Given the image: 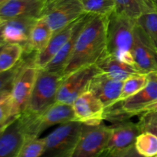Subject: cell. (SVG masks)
Segmentation results:
<instances>
[{"mask_svg": "<svg viewBox=\"0 0 157 157\" xmlns=\"http://www.w3.org/2000/svg\"><path fill=\"white\" fill-rule=\"evenodd\" d=\"M108 17L90 15L81 29L63 77L81 67L95 64L107 52Z\"/></svg>", "mask_w": 157, "mask_h": 157, "instance_id": "1", "label": "cell"}, {"mask_svg": "<svg viewBox=\"0 0 157 157\" xmlns=\"http://www.w3.org/2000/svg\"><path fill=\"white\" fill-rule=\"evenodd\" d=\"M136 21L113 12L107 20V52L135 66L132 55ZM136 67V66H135Z\"/></svg>", "mask_w": 157, "mask_h": 157, "instance_id": "2", "label": "cell"}, {"mask_svg": "<svg viewBox=\"0 0 157 157\" xmlns=\"http://www.w3.org/2000/svg\"><path fill=\"white\" fill-rule=\"evenodd\" d=\"M62 79L61 73L40 69L29 102L21 114L35 117L57 102L58 89Z\"/></svg>", "mask_w": 157, "mask_h": 157, "instance_id": "3", "label": "cell"}, {"mask_svg": "<svg viewBox=\"0 0 157 157\" xmlns=\"http://www.w3.org/2000/svg\"><path fill=\"white\" fill-rule=\"evenodd\" d=\"M82 126L77 121L60 124L44 137L45 147L41 157H71Z\"/></svg>", "mask_w": 157, "mask_h": 157, "instance_id": "4", "label": "cell"}, {"mask_svg": "<svg viewBox=\"0 0 157 157\" xmlns=\"http://www.w3.org/2000/svg\"><path fill=\"white\" fill-rule=\"evenodd\" d=\"M24 122L27 137H39L52 126L76 121L72 104L55 102L43 113L35 117L20 115Z\"/></svg>", "mask_w": 157, "mask_h": 157, "instance_id": "5", "label": "cell"}, {"mask_svg": "<svg viewBox=\"0 0 157 157\" xmlns=\"http://www.w3.org/2000/svg\"><path fill=\"white\" fill-rule=\"evenodd\" d=\"M84 14L81 0H47L41 16L45 18L52 32L55 33Z\"/></svg>", "mask_w": 157, "mask_h": 157, "instance_id": "6", "label": "cell"}, {"mask_svg": "<svg viewBox=\"0 0 157 157\" xmlns=\"http://www.w3.org/2000/svg\"><path fill=\"white\" fill-rule=\"evenodd\" d=\"M38 71L39 69L34 64V58L30 61H25L24 64L14 80L11 90L12 117L14 118L20 116L25 109L33 90Z\"/></svg>", "mask_w": 157, "mask_h": 157, "instance_id": "7", "label": "cell"}, {"mask_svg": "<svg viewBox=\"0 0 157 157\" xmlns=\"http://www.w3.org/2000/svg\"><path fill=\"white\" fill-rule=\"evenodd\" d=\"M100 72L96 64L81 67L63 77L58 89L57 102L72 104L84 92L88 90L90 82Z\"/></svg>", "mask_w": 157, "mask_h": 157, "instance_id": "8", "label": "cell"}, {"mask_svg": "<svg viewBox=\"0 0 157 157\" xmlns=\"http://www.w3.org/2000/svg\"><path fill=\"white\" fill-rule=\"evenodd\" d=\"M110 133V127L104 124H83L71 157H97L106 149Z\"/></svg>", "mask_w": 157, "mask_h": 157, "instance_id": "9", "label": "cell"}, {"mask_svg": "<svg viewBox=\"0 0 157 157\" xmlns=\"http://www.w3.org/2000/svg\"><path fill=\"white\" fill-rule=\"evenodd\" d=\"M132 55L135 66L141 73L157 71V52L137 21L135 27Z\"/></svg>", "mask_w": 157, "mask_h": 157, "instance_id": "10", "label": "cell"}, {"mask_svg": "<svg viewBox=\"0 0 157 157\" xmlns=\"http://www.w3.org/2000/svg\"><path fill=\"white\" fill-rule=\"evenodd\" d=\"M76 121L86 125H99L104 120L105 107L90 90L81 94L72 104Z\"/></svg>", "mask_w": 157, "mask_h": 157, "instance_id": "11", "label": "cell"}, {"mask_svg": "<svg viewBox=\"0 0 157 157\" xmlns=\"http://www.w3.org/2000/svg\"><path fill=\"white\" fill-rule=\"evenodd\" d=\"M26 138L21 116L14 118L0 130V157H17Z\"/></svg>", "mask_w": 157, "mask_h": 157, "instance_id": "12", "label": "cell"}, {"mask_svg": "<svg viewBox=\"0 0 157 157\" xmlns=\"http://www.w3.org/2000/svg\"><path fill=\"white\" fill-rule=\"evenodd\" d=\"M123 85L124 81H118L100 71L90 82L88 90L103 103L106 109L118 102Z\"/></svg>", "mask_w": 157, "mask_h": 157, "instance_id": "13", "label": "cell"}, {"mask_svg": "<svg viewBox=\"0 0 157 157\" xmlns=\"http://www.w3.org/2000/svg\"><path fill=\"white\" fill-rule=\"evenodd\" d=\"M157 101V71L148 74L147 85L136 94L121 101L125 113L130 117L140 115L147 106Z\"/></svg>", "mask_w": 157, "mask_h": 157, "instance_id": "14", "label": "cell"}, {"mask_svg": "<svg viewBox=\"0 0 157 157\" xmlns=\"http://www.w3.org/2000/svg\"><path fill=\"white\" fill-rule=\"evenodd\" d=\"M110 133L105 150L119 151L134 146L136 138L141 133L137 124L123 121L110 126Z\"/></svg>", "mask_w": 157, "mask_h": 157, "instance_id": "15", "label": "cell"}, {"mask_svg": "<svg viewBox=\"0 0 157 157\" xmlns=\"http://www.w3.org/2000/svg\"><path fill=\"white\" fill-rule=\"evenodd\" d=\"M47 0H9L0 6L3 21L19 17H41Z\"/></svg>", "mask_w": 157, "mask_h": 157, "instance_id": "16", "label": "cell"}, {"mask_svg": "<svg viewBox=\"0 0 157 157\" xmlns=\"http://www.w3.org/2000/svg\"><path fill=\"white\" fill-rule=\"evenodd\" d=\"M38 18L19 17L3 21L2 35L6 44H19L24 47Z\"/></svg>", "mask_w": 157, "mask_h": 157, "instance_id": "17", "label": "cell"}, {"mask_svg": "<svg viewBox=\"0 0 157 157\" xmlns=\"http://www.w3.org/2000/svg\"><path fill=\"white\" fill-rule=\"evenodd\" d=\"M76 21L77 20L67 25V27L53 33L46 47L39 53L35 55L34 64L37 68L39 70L44 68L62 48L63 46L71 36L76 25Z\"/></svg>", "mask_w": 157, "mask_h": 157, "instance_id": "18", "label": "cell"}, {"mask_svg": "<svg viewBox=\"0 0 157 157\" xmlns=\"http://www.w3.org/2000/svg\"><path fill=\"white\" fill-rule=\"evenodd\" d=\"M89 16H90V14L85 13L77 20L75 29H74V32L71 38L63 46L62 48L58 52V53L52 58V61L43 69L48 71L61 73L62 75L63 71L65 68L66 65L73 53L77 38H78L83 26L88 19Z\"/></svg>", "mask_w": 157, "mask_h": 157, "instance_id": "19", "label": "cell"}, {"mask_svg": "<svg viewBox=\"0 0 157 157\" xmlns=\"http://www.w3.org/2000/svg\"><path fill=\"white\" fill-rule=\"evenodd\" d=\"M99 71L118 81H124L132 75L141 73L135 66L127 64L107 53L95 64Z\"/></svg>", "mask_w": 157, "mask_h": 157, "instance_id": "20", "label": "cell"}, {"mask_svg": "<svg viewBox=\"0 0 157 157\" xmlns=\"http://www.w3.org/2000/svg\"><path fill=\"white\" fill-rule=\"evenodd\" d=\"M53 32L44 17L41 16L37 19L31 31L30 37L27 44L23 47L24 52L35 55L43 50L52 38Z\"/></svg>", "mask_w": 157, "mask_h": 157, "instance_id": "21", "label": "cell"}, {"mask_svg": "<svg viewBox=\"0 0 157 157\" xmlns=\"http://www.w3.org/2000/svg\"><path fill=\"white\" fill-rule=\"evenodd\" d=\"M114 12L136 21L144 14L157 12V8L154 0H115Z\"/></svg>", "mask_w": 157, "mask_h": 157, "instance_id": "22", "label": "cell"}, {"mask_svg": "<svg viewBox=\"0 0 157 157\" xmlns=\"http://www.w3.org/2000/svg\"><path fill=\"white\" fill-rule=\"evenodd\" d=\"M24 48L19 44L8 43L0 52V73L10 70L21 60Z\"/></svg>", "mask_w": 157, "mask_h": 157, "instance_id": "23", "label": "cell"}, {"mask_svg": "<svg viewBox=\"0 0 157 157\" xmlns=\"http://www.w3.org/2000/svg\"><path fill=\"white\" fill-rule=\"evenodd\" d=\"M148 82V74H137L132 75L124 81L119 101H123L142 90Z\"/></svg>", "mask_w": 157, "mask_h": 157, "instance_id": "24", "label": "cell"}, {"mask_svg": "<svg viewBox=\"0 0 157 157\" xmlns=\"http://www.w3.org/2000/svg\"><path fill=\"white\" fill-rule=\"evenodd\" d=\"M134 147L143 157H157V136L153 133H141L135 141Z\"/></svg>", "mask_w": 157, "mask_h": 157, "instance_id": "25", "label": "cell"}, {"mask_svg": "<svg viewBox=\"0 0 157 157\" xmlns=\"http://www.w3.org/2000/svg\"><path fill=\"white\" fill-rule=\"evenodd\" d=\"M85 13L108 17L115 11V0H81Z\"/></svg>", "mask_w": 157, "mask_h": 157, "instance_id": "26", "label": "cell"}, {"mask_svg": "<svg viewBox=\"0 0 157 157\" xmlns=\"http://www.w3.org/2000/svg\"><path fill=\"white\" fill-rule=\"evenodd\" d=\"M45 147L44 138L27 137L17 157H41Z\"/></svg>", "mask_w": 157, "mask_h": 157, "instance_id": "27", "label": "cell"}, {"mask_svg": "<svg viewBox=\"0 0 157 157\" xmlns=\"http://www.w3.org/2000/svg\"><path fill=\"white\" fill-rule=\"evenodd\" d=\"M136 21L146 32L157 52V12L144 14Z\"/></svg>", "mask_w": 157, "mask_h": 157, "instance_id": "28", "label": "cell"}, {"mask_svg": "<svg viewBox=\"0 0 157 157\" xmlns=\"http://www.w3.org/2000/svg\"><path fill=\"white\" fill-rule=\"evenodd\" d=\"M140 115L141 116L137 124L141 133L147 132L157 136V110L144 112Z\"/></svg>", "mask_w": 157, "mask_h": 157, "instance_id": "29", "label": "cell"}, {"mask_svg": "<svg viewBox=\"0 0 157 157\" xmlns=\"http://www.w3.org/2000/svg\"><path fill=\"white\" fill-rule=\"evenodd\" d=\"M24 63L25 59L21 58V61L12 69L0 73V92L12 90L14 80L16 78Z\"/></svg>", "mask_w": 157, "mask_h": 157, "instance_id": "30", "label": "cell"}, {"mask_svg": "<svg viewBox=\"0 0 157 157\" xmlns=\"http://www.w3.org/2000/svg\"><path fill=\"white\" fill-rule=\"evenodd\" d=\"M14 117H12V102L11 94L0 101V130L7 125Z\"/></svg>", "mask_w": 157, "mask_h": 157, "instance_id": "31", "label": "cell"}, {"mask_svg": "<svg viewBox=\"0 0 157 157\" xmlns=\"http://www.w3.org/2000/svg\"><path fill=\"white\" fill-rule=\"evenodd\" d=\"M97 157H143L137 153L134 146L127 148L126 150L119 151H112L109 150H104Z\"/></svg>", "mask_w": 157, "mask_h": 157, "instance_id": "32", "label": "cell"}, {"mask_svg": "<svg viewBox=\"0 0 157 157\" xmlns=\"http://www.w3.org/2000/svg\"><path fill=\"white\" fill-rule=\"evenodd\" d=\"M157 110V101L153 103V104H150V105L147 106V107L143 110V111L141 112V113L146 111H150V110Z\"/></svg>", "mask_w": 157, "mask_h": 157, "instance_id": "33", "label": "cell"}, {"mask_svg": "<svg viewBox=\"0 0 157 157\" xmlns=\"http://www.w3.org/2000/svg\"><path fill=\"white\" fill-rule=\"evenodd\" d=\"M2 28H3V21L0 24V46L3 45V44H6L4 41V38H3L2 35Z\"/></svg>", "mask_w": 157, "mask_h": 157, "instance_id": "34", "label": "cell"}, {"mask_svg": "<svg viewBox=\"0 0 157 157\" xmlns=\"http://www.w3.org/2000/svg\"><path fill=\"white\" fill-rule=\"evenodd\" d=\"M11 94V90H5V91L0 92V101H2L4 98H6V97L9 96Z\"/></svg>", "mask_w": 157, "mask_h": 157, "instance_id": "35", "label": "cell"}, {"mask_svg": "<svg viewBox=\"0 0 157 157\" xmlns=\"http://www.w3.org/2000/svg\"><path fill=\"white\" fill-rule=\"evenodd\" d=\"M9 0H0V6L5 4V3L7 2H9Z\"/></svg>", "mask_w": 157, "mask_h": 157, "instance_id": "36", "label": "cell"}, {"mask_svg": "<svg viewBox=\"0 0 157 157\" xmlns=\"http://www.w3.org/2000/svg\"><path fill=\"white\" fill-rule=\"evenodd\" d=\"M5 44H3V45H1V46H0V52H1V50H2V49L3 46H4Z\"/></svg>", "mask_w": 157, "mask_h": 157, "instance_id": "37", "label": "cell"}, {"mask_svg": "<svg viewBox=\"0 0 157 157\" xmlns=\"http://www.w3.org/2000/svg\"><path fill=\"white\" fill-rule=\"evenodd\" d=\"M154 2H155V4H156V8H157V0H154Z\"/></svg>", "mask_w": 157, "mask_h": 157, "instance_id": "38", "label": "cell"}, {"mask_svg": "<svg viewBox=\"0 0 157 157\" xmlns=\"http://www.w3.org/2000/svg\"><path fill=\"white\" fill-rule=\"evenodd\" d=\"M2 21H3V20H2V19H1V18H0V24H1V23H2Z\"/></svg>", "mask_w": 157, "mask_h": 157, "instance_id": "39", "label": "cell"}]
</instances>
